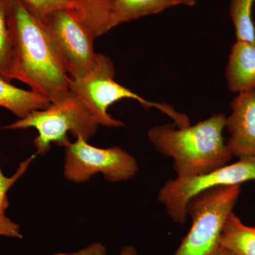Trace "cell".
I'll list each match as a JSON object with an SVG mask.
<instances>
[{
	"label": "cell",
	"instance_id": "1",
	"mask_svg": "<svg viewBox=\"0 0 255 255\" xmlns=\"http://www.w3.org/2000/svg\"><path fill=\"white\" fill-rule=\"evenodd\" d=\"M6 16L14 52L12 80L26 84L51 104L66 98L70 76L43 23L20 0H8Z\"/></svg>",
	"mask_w": 255,
	"mask_h": 255
},
{
	"label": "cell",
	"instance_id": "2",
	"mask_svg": "<svg viewBox=\"0 0 255 255\" xmlns=\"http://www.w3.org/2000/svg\"><path fill=\"white\" fill-rule=\"evenodd\" d=\"M225 114H214L195 125L155 126L147 137L156 150L173 159L177 177H197L229 163L233 158L223 137Z\"/></svg>",
	"mask_w": 255,
	"mask_h": 255
},
{
	"label": "cell",
	"instance_id": "3",
	"mask_svg": "<svg viewBox=\"0 0 255 255\" xmlns=\"http://www.w3.org/2000/svg\"><path fill=\"white\" fill-rule=\"evenodd\" d=\"M115 68L109 57L98 53L94 68L81 78L70 77L69 87L87 107L100 126L107 128L124 127L121 121L108 113L109 108L119 101L130 99L137 101L145 109H156L174 121L177 127L190 125L187 115L177 112L167 104L156 103L146 100L131 90L115 81Z\"/></svg>",
	"mask_w": 255,
	"mask_h": 255
},
{
	"label": "cell",
	"instance_id": "4",
	"mask_svg": "<svg viewBox=\"0 0 255 255\" xmlns=\"http://www.w3.org/2000/svg\"><path fill=\"white\" fill-rule=\"evenodd\" d=\"M100 127L97 121L80 98L70 95L58 103L51 104L45 110H36L14 123L1 128L3 130L36 129L38 135L33 139L36 155H45L52 144L66 147L71 143L68 133L88 141Z\"/></svg>",
	"mask_w": 255,
	"mask_h": 255
},
{
	"label": "cell",
	"instance_id": "5",
	"mask_svg": "<svg viewBox=\"0 0 255 255\" xmlns=\"http://www.w3.org/2000/svg\"><path fill=\"white\" fill-rule=\"evenodd\" d=\"M241 185L219 186L192 196L186 205L189 233L173 255H210L219 246L225 224L233 212Z\"/></svg>",
	"mask_w": 255,
	"mask_h": 255
},
{
	"label": "cell",
	"instance_id": "6",
	"mask_svg": "<svg viewBox=\"0 0 255 255\" xmlns=\"http://www.w3.org/2000/svg\"><path fill=\"white\" fill-rule=\"evenodd\" d=\"M64 177L75 184L87 182L102 174L110 182H126L136 175V159L121 147L100 148L78 137L65 147Z\"/></svg>",
	"mask_w": 255,
	"mask_h": 255
},
{
	"label": "cell",
	"instance_id": "7",
	"mask_svg": "<svg viewBox=\"0 0 255 255\" xmlns=\"http://www.w3.org/2000/svg\"><path fill=\"white\" fill-rule=\"evenodd\" d=\"M251 181H255V155L241 157L234 163L197 177L170 179L159 189L157 199L174 223L183 224L187 219L186 205L192 196L210 188L241 185Z\"/></svg>",
	"mask_w": 255,
	"mask_h": 255
},
{
	"label": "cell",
	"instance_id": "8",
	"mask_svg": "<svg viewBox=\"0 0 255 255\" xmlns=\"http://www.w3.org/2000/svg\"><path fill=\"white\" fill-rule=\"evenodd\" d=\"M41 23L70 78H81L94 68L98 57L96 38L72 10H55Z\"/></svg>",
	"mask_w": 255,
	"mask_h": 255
},
{
	"label": "cell",
	"instance_id": "9",
	"mask_svg": "<svg viewBox=\"0 0 255 255\" xmlns=\"http://www.w3.org/2000/svg\"><path fill=\"white\" fill-rule=\"evenodd\" d=\"M231 106L232 112L226 120L230 133L226 145L233 157L255 155V87L238 94Z\"/></svg>",
	"mask_w": 255,
	"mask_h": 255
},
{
	"label": "cell",
	"instance_id": "10",
	"mask_svg": "<svg viewBox=\"0 0 255 255\" xmlns=\"http://www.w3.org/2000/svg\"><path fill=\"white\" fill-rule=\"evenodd\" d=\"M228 87L239 94L255 87V43L236 41L226 66Z\"/></svg>",
	"mask_w": 255,
	"mask_h": 255
},
{
	"label": "cell",
	"instance_id": "11",
	"mask_svg": "<svg viewBox=\"0 0 255 255\" xmlns=\"http://www.w3.org/2000/svg\"><path fill=\"white\" fill-rule=\"evenodd\" d=\"M51 105L46 97L32 90H25L0 78V107L9 110L18 119L31 112L45 110Z\"/></svg>",
	"mask_w": 255,
	"mask_h": 255
},
{
	"label": "cell",
	"instance_id": "12",
	"mask_svg": "<svg viewBox=\"0 0 255 255\" xmlns=\"http://www.w3.org/2000/svg\"><path fill=\"white\" fill-rule=\"evenodd\" d=\"M173 6H175L170 0H113L110 31L122 23L157 14Z\"/></svg>",
	"mask_w": 255,
	"mask_h": 255
},
{
	"label": "cell",
	"instance_id": "13",
	"mask_svg": "<svg viewBox=\"0 0 255 255\" xmlns=\"http://www.w3.org/2000/svg\"><path fill=\"white\" fill-rule=\"evenodd\" d=\"M75 16L95 38L110 31L111 9L113 0H68Z\"/></svg>",
	"mask_w": 255,
	"mask_h": 255
},
{
	"label": "cell",
	"instance_id": "14",
	"mask_svg": "<svg viewBox=\"0 0 255 255\" xmlns=\"http://www.w3.org/2000/svg\"><path fill=\"white\" fill-rule=\"evenodd\" d=\"M219 246L234 255H255V227L244 224L233 212L223 228Z\"/></svg>",
	"mask_w": 255,
	"mask_h": 255
},
{
	"label": "cell",
	"instance_id": "15",
	"mask_svg": "<svg viewBox=\"0 0 255 255\" xmlns=\"http://www.w3.org/2000/svg\"><path fill=\"white\" fill-rule=\"evenodd\" d=\"M36 154L24 159L18 165L16 172L10 177L5 175L0 166V237L22 239L19 225L6 216V210L9 206L8 191L21 177L27 172L31 162L36 157Z\"/></svg>",
	"mask_w": 255,
	"mask_h": 255
},
{
	"label": "cell",
	"instance_id": "16",
	"mask_svg": "<svg viewBox=\"0 0 255 255\" xmlns=\"http://www.w3.org/2000/svg\"><path fill=\"white\" fill-rule=\"evenodd\" d=\"M255 0H231L230 16L236 31V41L255 43V25L253 18Z\"/></svg>",
	"mask_w": 255,
	"mask_h": 255
},
{
	"label": "cell",
	"instance_id": "17",
	"mask_svg": "<svg viewBox=\"0 0 255 255\" xmlns=\"http://www.w3.org/2000/svg\"><path fill=\"white\" fill-rule=\"evenodd\" d=\"M7 4L8 0H0V78L11 82L14 52L6 16Z\"/></svg>",
	"mask_w": 255,
	"mask_h": 255
},
{
	"label": "cell",
	"instance_id": "18",
	"mask_svg": "<svg viewBox=\"0 0 255 255\" xmlns=\"http://www.w3.org/2000/svg\"><path fill=\"white\" fill-rule=\"evenodd\" d=\"M39 21L47 14L60 9H73L68 0H20Z\"/></svg>",
	"mask_w": 255,
	"mask_h": 255
},
{
	"label": "cell",
	"instance_id": "19",
	"mask_svg": "<svg viewBox=\"0 0 255 255\" xmlns=\"http://www.w3.org/2000/svg\"><path fill=\"white\" fill-rule=\"evenodd\" d=\"M52 255H108L107 248L100 243H95L90 245L80 250V251L72 253H57Z\"/></svg>",
	"mask_w": 255,
	"mask_h": 255
},
{
	"label": "cell",
	"instance_id": "20",
	"mask_svg": "<svg viewBox=\"0 0 255 255\" xmlns=\"http://www.w3.org/2000/svg\"><path fill=\"white\" fill-rule=\"evenodd\" d=\"M117 255H139L137 250L132 246H124Z\"/></svg>",
	"mask_w": 255,
	"mask_h": 255
},
{
	"label": "cell",
	"instance_id": "21",
	"mask_svg": "<svg viewBox=\"0 0 255 255\" xmlns=\"http://www.w3.org/2000/svg\"><path fill=\"white\" fill-rule=\"evenodd\" d=\"M170 1L173 3L174 6L184 5L186 6H194L199 0H170Z\"/></svg>",
	"mask_w": 255,
	"mask_h": 255
},
{
	"label": "cell",
	"instance_id": "22",
	"mask_svg": "<svg viewBox=\"0 0 255 255\" xmlns=\"http://www.w3.org/2000/svg\"><path fill=\"white\" fill-rule=\"evenodd\" d=\"M210 255H234L232 253H231L226 248H223V247L219 246L216 248V250Z\"/></svg>",
	"mask_w": 255,
	"mask_h": 255
}]
</instances>
